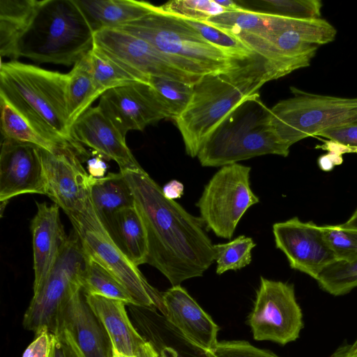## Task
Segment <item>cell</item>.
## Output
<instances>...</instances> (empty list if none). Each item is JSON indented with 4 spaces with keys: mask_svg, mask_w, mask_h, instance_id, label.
Returning a JSON list of instances; mask_svg holds the SVG:
<instances>
[{
    "mask_svg": "<svg viewBox=\"0 0 357 357\" xmlns=\"http://www.w3.org/2000/svg\"><path fill=\"white\" fill-rule=\"evenodd\" d=\"M259 12L299 20L321 18L320 0H261L251 2Z\"/></svg>",
    "mask_w": 357,
    "mask_h": 357,
    "instance_id": "e575fe53",
    "label": "cell"
},
{
    "mask_svg": "<svg viewBox=\"0 0 357 357\" xmlns=\"http://www.w3.org/2000/svg\"><path fill=\"white\" fill-rule=\"evenodd\" d=\"M250 171L238 163L222 167L196 204L206 229L219 238H231L247 210L259 202L250 188Z\"/></svg>",
    "mask_w": 357,
    "mask_h": 357,
    "instance_id": "30bf717a",
    "label": "cell"
},
{
    "mask_svg": "<svg viewBox=\"0 0 357 357\" xmlns=\"http://www.w3.org/2000/svg\"><path fill=\"white\" fill-rule=\"evenodd\" d=\"M95 33L114 29L140 19L153 11L155 6L135 0H75Z\"/></svg>",
    "mask_w": 357,
    "mask_h": 357,
    "instance_id": "603a6c76",
    "label": "cell"
},
{
    "mask_svg": "<svg viewBox=\"0 0 357 357\" xmlns=\"http://www.w3.org/2000/svg\"><path fill=\"white\" fill-rule=\"evenodd\" d=\"M331 357H357V339L351 344L338 347Z\"/></svg>",
    "mask_w": 357,
    "mask_h": 357,
    "instance_id": "f6af8a7d",
    "label": "cell"
},
{
    "mask_svg": "<svg viewBox=\"0 0 357 357\" xmlns=\"http://www.w3.org/2000/svg\"><path fill=\"white\" fill-rule=\"evenodd\" d=\"M98 106L125 137L130 130H143L160 120L170 119L153 88L146 82L109 89L100 97Z\"/></svg>",
    "mask_w": 357,
    "mask_h": 357,
    "instance_id": "5bb4252c",
    "label": "cell"
},
{
    "mask_svg": "<svg viewBox=\"0 0 357 357\" xmlns=\"http://www.w3.org/2000/svg\"><path fill=\"white\" fill-rule=\"evenodd\" d=\"M85 257L74 232L63 245L43 283L35 291L24 314L23 326L37 333L47 329L56 333L60 314L71 296L82 289Z\"/></svg>",
    "mask_w": 357,
    "mask_h": 357,
    "instance_id": "9c48e42d",
    "label": "cell"
},
{
    "mask_svg": "<svg viewBox=\"0 0 357 357\" xmlns=\"http://www.w3.org/2000/svg\"><path fill=\"white\" fill-rule=\"evenodd\" d=\"M317 136L326 138L333 144L357 153V118L347 123L328 129Z\"/></svg>",
    "mask_w": 357,
    "mask_h": 357,
    "instance_id": "f35d334b",
    "label": "cell"
},
{
    "mask_svg": "<svg viewBox=\"0 0 357 357\" xmlns=\"http://www.w3.org/2000/svg\"><path fill=\"white\" fill-rule=\"evenodd\" d=\"M160 357H177V353L172 348H165L162 350Z\"/></svg>",
    "mask_w": 357,
    "mask_h": 357,
    "instance_id": "c3c4849f",
    "label": "cell"
},
{
    "mask_svg": "<svg viewBox=\"0 0 357 357\" xmlns=\"http://www.w3.org/2000/svg\"><path fill=\"white\" fill-rule=\"evenodd\" d=\"M184 20L207 42L220 49L235 61H243L250 58L253 51L238 37L206 21Z\"/></svg>",
    "mask_w": 357,
    "mask_h": 357,
    "instance_id": "4dcf8cb0",
    "label": "cell"
},
{
    "mask_svg": "<svg viewBox=\"0 0 357 357\" xmlns=\"http://www.w3.org/2000/svg\"><path fill=\"white\" fill-rule=\"evenodd\" d=\"M49 357H82L67 333L59 329L52 333V345Z\"/></svg>",
    "mask_w": 357,
    "mask_h": 357,
    "instance_id": "ab89813d",
    "label": "cell"
},
{
    "mask_svg": "<svg viewBox=\"0 0 357 357\" xmlns=\"http://www.w3.org/2000/svg\"><path fill=\"white\" fill-rule=\"evenodd\" d=\"M68 83V74L17 61L1 62L0 96L48 137L84 153L70 137Z\"/></svg>",
    "mask_w": 357,
    "mask_h": 357,
    "instance_id": "7a4b0ae2",
    "label": "cell"
},
{
    "mask_svg": "<svg viewBox=\"0 0 357 357\" xmlns=\"http://www.w3.org/2000/svg\"><path fill=\"white\" fill-rule=\"evenodd\" d=\"M0 108L1 131L3 138L29 143L52 153L70 148L75 150L82 157L83 156L73 146L59 142L48 137L8 100L1 96Z\"/></svg>",
    "mask_w": 357,
    "mask_h": 357,
    "instance_id": "484cf974",
    "label": "cell"
},
{
    "mask_svg": "<svg viewBox=\"0 0 357 357\" xmlns=\"http://www.w3.org/2000/svg\"><path fill=\"white\" fill-rule=\"evenodd\" d=\"M70 137L101 158L114 160L120 171L142 168L127 146L126 137L99 106L90 107L75 121Z\"/></svg>",
    "mask_w": 357,
    "mask_h": 357,
    "instance_id": "e0dca14e",
    "label": "cell"
},
{
    "mask_svg": "<svg viewBox=\"0 0 357 357\" xmlns=\"http://www.w3.org/2000/svg\"><path fill=\"white\" fill-rule=\"evenodd\" d=\"M163 195L169 200H174L181 198L184 192L183 184L178 180H171L167 182L162 188Z\"/></svg>",
    "mask_w": 357,
    "mask_h": 357,
    "instance_id": "b9f144b4",
    "label": "cell"
},
{
    "mask_svg": "<svg viewBox=\"0 0 357 357\" xmlns=\"http://www.w3.org/2000/svg\"><path fill=\"white\" fill-rule=\"evenodd\" d=\"M84 257L82 286L84 294L101 296L135 305L129 293L114 276L97 261L86 255Z\"/></svg>",
    "mask_w": 357,
    "mask_h": 357,
    "instance_id": "f546056e",
    "label": "cell"
},
{
    "mask_svg": "<svg viewBox=\"0 0 357 357\" xmlns=\"http://www.w3.org/2000/svg\"><path fill=\"white\" fill-rule=\"evenodd\" d=\"M319 287L333 296H342L357 287V259L335 260L326 266L316 280Z\"/></svg>",
    "mask_w": 357,
    "mask_h": 357,
    "instance_id": "1f68e13d",
    "label": "cell"
},
{
    "mask_svg": "<svg viewBox=\"0 0 357 357\" xmlns=\"http://www.w3.org/2000/svg\"><path fill=\"white\" fill-rule=\"evenodd\" d=\"M68 218L84 255L100 264L124 287L135 305L154 306L164 313L162 294L148 282L138 267L114 241L98 217L91 197L79 213Z\"/></svg>",
    "mask_w": 357,
    "mask_h": 357,
    "instance_id": "8992f818",
    "label": "cell"
},
{
    "mask_svg": "<svg viewBox=\"0 0 357 357\" xmlns=\"http://www.w3.org/2000/svg\"><path fill=\"white\" fill-rule=\"evenodd\" d=\"M325 238L337 260L357 259V230L338 225L321 226Z\"/></svg>",
    "mask_w": 357,
    "mask_h": 357,
    "instance_id": "8d00e7d4",
    "label": "cell"
},
{
    "mask_svg": "<svg viewBox=\"0 0 357 357\" xmlns=\"http://www.w3.org/2000/svg\"><path fill=\"white\" fill-rule=\"evenodd\" d=\"M342 227L357 230V209L348 219V220L340 225Z\"/></svg>",
    "mask_w": 357,
    "mask_h": 357,
    "instance_id": "7dc6e473",
    "label": "cell"
},
{
    "mask_svg": "<svg viewBox=\"0 0 357 357\" xmlns=\"http://www.w3.org/2000/svg\"><path fill=\"white\" fill-rule=\"evenodd\" d=\"M157 7L165 14L196 21H206L226 12L215 0H174Z\"/></svg>",
    "mask_w": 357,
    "mask_h": 357,
    "instance_id": "d590c367",
    "label": "cell"
},
{
    "mask_svg": "<svg viewBox=\"0 0 357 357\" xmlns=\"http://www.w3.org/2000/svg\"><path fill=\"white\" fill-rule=\"evenodd\" d=\"M91 199L107 229L118 211L135 206L132 190L121 172L95 178L91 188Z\"/></svg>",
    "mask_w": 357,
    "mask_h": 357,
    "instance_id": "d4e9b609",
    "label": "cell"
},
{
    "mask_svg": "<svg viewBox=\"0 0 357 357\" xmlns=\"http://www.w3.org/2000/svg\"><path fill=\"white\" fill-rule=\"evenodd\" d=\"M289 148L275 133L270 109L257 93L248 96L222 120L197 157L203 167H223L267 154L287 157Z\"/></svg>",
    "mask_w": 357,
    "mask_h": 357,
    "instance_id": "3957f363",
    "label": "cell"
},
{
    "mask_svg": "<svg viewBox=\"0 0 357 357\" xmlns=\"http://www.w3.org/2000/svg\"><path fill=\"white\" fill-rule=\"evenodd\" d=\"M59 329L67 333L82 357H114L109 336L87 303L82 289L63 308L56 333Z\"/></svg>",
    "mask_w": 357,
    "mask_h": 357,
    "instance_id": "ac0fdd59",
    "label": "cell"
},
{
    "mask_svg": "<svg viewBox=\"0 0 357 357\" xmlns=\"http://www.w3.org/2000/svg\"><path fill=\"white\" fill-rule=\"evenodd\" d=\"M248 323L255 340L282 345L295 341L303 321L294 285L261 276Z\"/></svg>",
    "mask_w": 357,
    "mask_h": 357,
    "instance_id": "7c38bea8",
    "label": "cell"
},
{
    "mask_svg": "<svg viewBox=\"0 0 357 357\" xmlns=\"http://www.w3.org/2000/svg\"><path fill=\"white\" fill-rule=\"evenodd\" d=\"M102 158L98 155L88 161L89 174L94 178H98L105 176L107 166Z\"/></svg>",
    "mask_w": 357,
    "mask_h": 357,
    "instance_id": "7bdbcfd3",
    "label": "cell"
},
{
    "mask_svg": "<svg viewBox=\"0 0 357 357\" xmlns=\"http://www.w3.org/2000/svg\"><path fill=\"white\" fill-rule=\"evenodd\" d=\"M37 212L31 224L34 282L33 291L45 280L68 236L61 224L59 206L36 202Z\"/></svg>",
    "mask_w": 357,
    "mask_h": 357,
    "instance_id": "ffe728a7",
    "label": "cell"
},
{
    "mask_svg": "<svg viewBox=\"0 0 357 357\" xmlns=\"http://www.w3.org/2000/svg\"><path fill=\"white\" fill-rule=\"evenodd\" d=\"M248 96L225 74L205 75L195 83L190 102L174 120L186 153L197 156L213 130Z\"/></svg>",
    "mask_w": 357,
    "mask_h": 357,
    "instance_id": "ba28073f",
    "label": "cell"
},
{
    "mask_svg": "<svg viewBox=\"0 0 357 357\" xmlns=\"http://www.w3.org/2000/svg\"><path fill=\"white\" fill-rule=\"evenodd\" d=\"M24 194L45 195L40 148L29 143L3 138L0 153L1 211L9 199Z\"/></svg>",
    "mask_w": 357,
    "mask_h": 357,
    "instance_id": "2e32d148",
    "label": "cell"
},
{
    "mask_svg": "<svg viewBox=\"0 0 357 357\" xmlns=\"http://www.w3.org/2000/svg\"><path fill=\"white\" fill-rule=\"evenodd\" d=\"M52 345V333L43 329L36 333L35 340L28 346L22 357H49Z\"/></svg>",
    "mask_w": 357,
    "mask_h": 357,
    "instance_id": "60d3db41",
    "label": "cell"
},
{
    "mask_svg": "<svg viewBox=\"0 0 357 357\" xmlns=\"http://www.w3.org/2000/svg\"><path fill=\"white\" fill-rule=\"evenodd\" d=\"M85 55L68 73L67 109L70 128L92 102L102 96L89 71Z\"/></svg>",
    "mask_w": 357,
    "mask_h": 357,
    "instance_id": "83f0119b",
    "label": "cell"
},
{
    "mask_svg": "<svg viewBox=\"0 0 357 357\" xmlns=\"http://www.w3.org/2000/svg\"><path fill=\"white\" fill-rule=\"evenodd\" d=\"M215 1L217 3L225 8L226 11L237 10L244 8L241 4H238L237 2L232 0Z\"/></svg>",
    "mask_w": 357,
    "mask_h": 357,
    "instance_id": "bcb514c9",
    "label": "cell"
},
{
    "mask_svg": "<svg viewBox=\"0 0 357 357\" xmlns=\"http://www.w3.org/2000/svg\"><path fill=\"white\" fill-rule=\"evenodd\" d=\"M89 306L105 328L117 353L133 356L146 342L130 321L123 301L86 294Z\"/></svg>",
    "mask_w": 357,
    "mask_h": 357,
    "instance_id": "44dd1931",
    "label": "cell"
},
{
    "mask_svg": "<svg viewBox=\"0 0 357 357\" xmlns=\"http://www.w3.org/2000/svg\"><path fill=\"white\" fill-rule=\"evenodd\" d=\"M114 29L149 42L195 75L227 74L236 67L235 60L207 42L184 20L165 14L157 6L150 14Z\"/></svg>",
    "mask_w": 357,
    "mask_h": 357,
    "instance_id": "5b68a950",
    "label": "cell"
},
{
    "mask_svg": "<svg viewBox=\"0 0 357 357\" xmlns=\"http://www.w3.org/2000/svg\"><path fill=\"white\" fill-rule=\"evenodd\" d=\"M255 246L253 239L244 235L227 243L214 245L216 273L221 275L249 265L252 261L251 251Z\"/></svg>",
    "mask_w": 357,
    "mask_h": 357,
    "instance_id": "d6a6232c",
    "label": "cell"
},
{
    "mask_svg": "<svg viewBox=\"0 0 357 357\" xmlns=\"http://www.w3.org/2000/svg\"><path fill=\"white\" fill-rule=\"evenodd\" d=\"M107 231L137 266L146 264L149 252L147 234L135 206L118 211Z\"/></svg>",
    "mask_w": 357,
    "mask_h": 357,
    "instance_id": "cb8c5ba5",
    "label": "cell"
},
{
    "mask_svg": "<svg viewBox=\"0 0 357 357\" xmlns=\"http://www.w3.org/2000/svg\"><path fill=\"white\" fill-rule=\"evenodd\" d=\"M287 20L288 17L243 8L226 11L206 22L229 32L245 31L264 36L281 31Z\"/></svg>",
    "mask_w": 357,
    "mask_h": 357,
    "instance_id": "4316f807",
    "label": "cell"
},
{
    "mask_svg": "<svg viewBox=\"0 0 357 357\" xmlns=\"http://www.w3.org/2000/svg\"><path fill=\"white\" fill-rule=\"evenodd\" d=\"M94 32L75 0H44L20 45L35 62L75 65L93 46Z\"/></svg>",
    "mask_w": 357,
    "mask_h": 357,
    "instance_id": "277c9868",
    "label": "cell"
},
{
    "mask_svg": "<svg viewBox=\"0 0 357 357\" xmlns=\"http://www.w3.org/2000/svg\"><path fill=\"white\" fill-rule=\"evenodd\" d=\"M93 47L146 83L158 77L195 84L203 77L187 72L149 42L118 29L95 32Z\"/></svg>",
    "mask_w": 357,
    "mask_h": 357,
    "instance_id": "8fae6325",
    "label": "cell"
},
{
    "mask_svg": "<svg viewBox=\"0 0 357 357\" xmlns=\"http://www.w3.org/2000/svg\"><path fill=\"white\" fill-rule=\"evenodd\" d=\"M114 357H160V355L151 342H146L133 356H126L114 351Z\"/></svg>",
    "mask_w": 357,
    "mask_h": 357,
    "instance_id": "ee69618b",
    "label": "cell"
},
{
    "mask_svg": "<svg viewBox=\"0 0 357 357\" xmlns=\"http://www.w3.org/2000/svg\"><path fill=\"white\" fill-rule=\"evenodd\" d=\"M44 0H0V54L16 61L20 43Z\"/></svg>",
    "mask_w": 357,
    "mask_h": 357,
    "instance_id": "7402d4cb",
    "label": "cell"
},
{
    "mask_svg": "<svg viewBox=\"0 0 357 357\" xmlns=\"http://www.w3.org/2000/svg\"><path fill=\"white\" fill-rule=\"evenodd\" d=\"M85 56L89 71L102 94L115 87L144 82L93 46Z\"/></svg>",
    "mask_w": 357,
    "mask_h": 357,
    "instance_id": "f1b7e54d",
    "label": "cell"
},
{
    "mask_svg": "<svg viewBox=\"0 0 357 357\" xmlns=\"http://www.w3.org/2000/svg\"><path fill=\"white\" fill-rule=\"evenodd\" d=\"M45 195L69 218L79 213L91 197L95 179L83 167L81 155L68 148L52 153L40 148Z\"/></svg>",
    "mask_w": 357,
    "mask_h": 357,
    "instance_id": "4fadbf2b",
    "label": "cell"
},
{
    "mask_svg": "<svg viewBox=\"0 0 357 357\" xmlns=\"http://www.w3.org/2000/svg\"><path fill=\"white\" fill-rule=\"evenodd\" d=\"M275 246L287 257L291 268L317 280L321 271L337 260L321 226L297 217L273 225Z\"/></svg>",
    "mask_w": 357,
    "mask_h": 357,
    "instance_id": "9a60e30c",
    "label": "cell"
},
{
    "mask_svg": "<svg viewBox=\"0 0 357 357\" xmlns=\"http://www.w3.org/2000/svg\"><path fill=\"white\" fill-rule=\"evenodd\" d=\"M149 83L174 120L185 108L194 91L192 84L158 77H151Z\"/></svg>",
    "mask_w": 357,
    "mask_h": 357,
    "instance_id": "836d02e7",
    "label": "cell"
},
{
    "mask_svg": "<svg viewBox=\"0 0 357 357\" xmlns=\"http://www.w3.org/2000/svg\"><path fill=\"white\" fill-rule=\"evenodd\" d=\"M164 314L192 344L204 354L218 344V326L181 285L162 294Z\"/></svg>",
    "mask_w": 357,
    "mask_h": 357,
    "instance_id": "d6986e66",
    "label": "cell"
},
{
    "mask_svg": "<svg viewBox=\"0 0 357 357\" xmlns=\"http://www.w3.org/2000/svg\"><path fill=\"white\" fill-rule=\"evenodd\" d=\"M205 355L206 357H279L244 340L218 342L214 349L206 352Z\"/></svg>",
    "mask_w": 357,
    "mask_h": 357,
    "instance_id": "74e56055",
    "label": "cell"
},
{
    "mask_svg": "<svg viewBox=\"0 0 357 357\" xmlns=\"http://www.w3.org/2000/svg\"><path fill=\"white\" fill-rule=\"evenodd\" d=\"M132 190L148 238L146 264L171 283L201 277L215 261L214 245L200 217L167 199L162 188L142 168L120 171Z\"/></svg>",
    "mask_w": 357,
    "mask_h": 357,
    "instance_id": "6da1fadb",
    "label": "cell"
},
{
    "mask_svg": "<svg viewBox=\"0 0 357 357\" xmlns=\"http://www.w3.org/2000/svg\"><path fill=\"white\" fill-rule=\"evenodd\" d=\"M294 96L271 109V124L288 146L357 118V98L322 96L291 87Z\"/></svg>",
    "mask_w": 357,
    "mask_h": 357,
    "instance_id": "52a82bcc",
    "label": "cell"
}]
</instances>
